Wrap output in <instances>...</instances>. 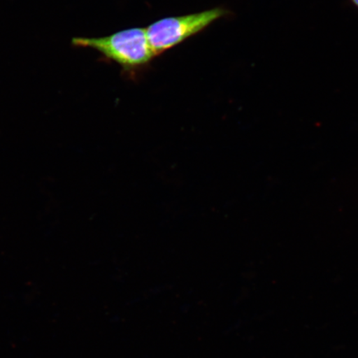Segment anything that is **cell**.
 I'll return each instance as SVG.
<instances>
[{
    "mask_svg": "<svg viewBox=\"0 0 358 358\" xmlns=\"http://www.w3.org/2000/svg\"><path fill=\"white\" fill-rule=\"evenodd\" d=\"M352 3L355 4V6L358 8V0H351Z\"/></svg>",
    "mask_w": 358,
    "mask_h": 358,
    "instance_id": "obj_3",
    "label": "cell"
},
{
    "mask_svg": "<svg viewBox=\"0 0 358 358\" xmlns=\"http://www.w3.org/2000/svg\"><path fill=\"white\" fill-rule=\"evenodd\" d=\"M223 8H214L190 15L169 17L153 22L146 29L148 39L155 56L162 55L207 29L227 15Z\"/></svg>",
    "mask_w": 358,
    "mask_h": 358,
    "instance_id": "obj_2",
    "label": "cell"
},
{
    "mask_svg": "<svg viewBox=\"0 0 358 358\" xmlns=\"http://www.w3.org/2000/svg\"><path fill=\"white\" fill-rule=\"evenodd\" d=\"M75 47L92 48L128 74L145 69L156 57L145 28H132L102 38H74Z\"/></svg>",
    "mask_w": 358,
    "mask_h": 358,
    "instance_id": "obj_1",
    "label": "cell"
}]
</instances>
